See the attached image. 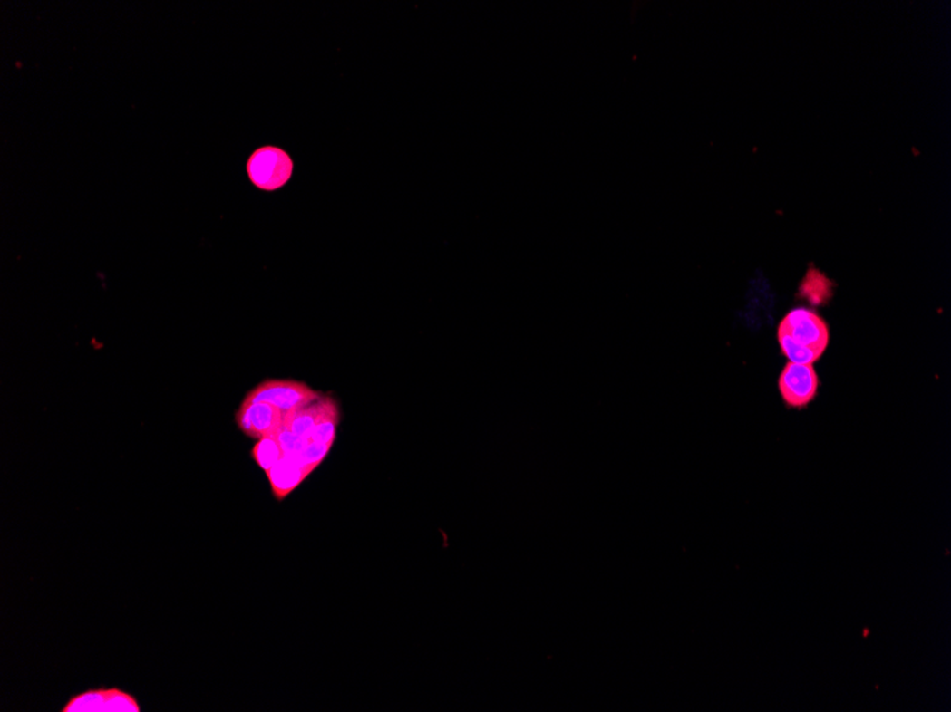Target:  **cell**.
<instances>
[{"mask_svg":"<svg viewBox=\"0 0 951 712\" xmlns=\"http://www.w3.org/2000/svg\"><path fill=\"white\" fill-rule=\"evenodd\" d=\"M818 373L809 364L788 363L779 376L778 389L785 406L803 409L815 401L819 393Z\"/></svg>","mask_w":951,"mask_h":712,"instance_id":"obj_3","label":"cell"},{"mask_svg":"<svg viewBox=\"0 0 951 712\" xmlns=\"http://www.w3.org/2000/svg\"><path fill=\"white\" fill-rule=\"evenodd\" d=\"M339 424L338 402L331 397H322L319 399V414L316 419L315 427L312 431L309 441L321 444V446L331 447L336 439V431Z\"/></svg>","mask_w":951,"mask_h":712,"instance_id":"obj_7","label":"cell"},{"mask_svg":"<svg viewBox=\"0 0 951 712\" xmlns=\"http://www.w3.org/2000/svg\"><path fill=\"white\" fill-rule=\"evenodd\" d=\"M778 342L789 363L812 366L829 346V327L816 312L798 307L778 327Z\"/></svg>","mask_w":951,"mask_h":712,"instance_id":"obj_1","label":"cell"},{"mask_svg":"<svg viewBox=\"0 0 951 712\" xmlns=\"http://www.w3.org/2000/svg\"><path fill=\"white\" fill-rule=\"evenodd\" d=\"M291 172V159L282 149L274 147L258 149L248 161L249 178L257 187L267 191L286 184Z\"/></svg>","mask_w":951,"mask_h":712,"instance_id":"obj_4","label":"cell"},{"mask_svg":"<svg viewBox=\"0 0 951 712\" xmlns=\"http://www.w3.org/2000/svg\"><path fill=\"white\" fill-rule=\"evenodd\" d=\"M284 456H286V452L279 446L276 437H267V438L258 439L256 447L252 448V458L256 461L257 466L266 472L274 468L284 458Z\"/></svg>","mask_w":951,"mask_h":712,"instance_id":"obj_9","label":"cell"},{"mask_svg":"<svg viewBox=\"0 0 951 712\" xmlns=\"http://www.w3.org/2000/svg\"><path fill=\"white\" fill-rule=\"evenodd\" d=\"M322 394L296 380H267L247 393L246 402H268L284 414L311 406Z\"/></svg>","mask_w":951,"mask_h":712,"instance_id":"obj_2","label":"cell"},{"mask_svg":"<svg viewBox=\"0 0 951 712\" xmlns=\"http://www.w3.org/2000/svg\"><path fill=\"white\" fill-rule=\"evenodd\" d=\"M276 438L286 454L299 452L301 449L306 448L309 442H311L308 438H302V437L296 436L294 432L288 431V429L286 428H282L281 431L277 434Z\"/></svg>","mask_w":951,"mask_h":712,"instance_id":"obj_13","label":"cell"},{"mask_svg":"<svg viewBox=\"0 0 951 712\" xmlns=\"http://www.w3.org/2000/svg\"><path fill=\"white\" fill-rule=\"evenodd\" d=\"M318 414L319 399L318 401L314 402V404H311V406H306L304 407V409H296V411L286 414V417H284V428L294 432L296 436L309 439L312 431H314V427H315Z\"/></svg>","mask_w":951,"mask_h":712,"instance_id":"obj_8","label":"cell"},{"mask_svg":"<svg viewBox=\"0 0 951 712\" xmlns=\"http://www.w3.org/2000/svg\"><path fill=\"white\" fill-rule=\"evenodd\" d=\"M286 414L268 402L242 401L236 412V422L239 431L249 438L261 439L277 437L284 428Z\"/></svg>","mask_w":951,"mask_h":712,"instance_id":"obj_5","label":"cell"},{"mask_svg":"<svg viewBox=\"0 0 951 712\" xmlns=\"http://www.w3.org/2000/svg\"><path fill=\"white\" fill-rule=\"evenodd\" d=\"M331 447L321 446V444H315V442H309L306 448L301 449L299 452H292V454H286V456L292 457L298 462L299 466L304 467L309 474L315 471L322 461L326 458Z\"/></svg>","mask_w":951,"mask_h":712,"instance_id":"obj_11","label":"cell"},{"mask_svg":"<svg viewBox=\"0 0 951 712\" xmlns=\"http://www.w3.org/2000/svg\"><path fill=\"white\" fill-rule=\"evenodd\" d=\"M106 712H140L136 698L119 688H107Z\"/></svg>","mask_w":951,"mask_h":712,"instance_id":"obj_12","label":"cell"},{"mask_svg":"<svg viewBox=\"0 0 951 712\" xmlns=\"http://www.w3.org/2000/svg\"><path fill=\"white\" fill-rule=\"evenodd\" d=\"M266 474L271 485L272 494L278 501H284L292 491H296L299 485L308 478L309 472L304 467L299 466L296 459L286 454L284 458Z\"/></svg>","mask_w":951,"mask_h":712,"instance_id":"obj_6","label":"cell"},{"mask_svg":"<svg viewBox=\"0 0 951 712\" xmlns=\"http://www.w3.org/2000/svg\"><path fill=\"white\" fill-rule=\"evenodd\" d=\"M107 689H92L70 699L62 712H106Z\"/></svg>","mask_w":951,"mask_h":712,"instance_id":"obj_10","label":"cell"}]
</instances>
